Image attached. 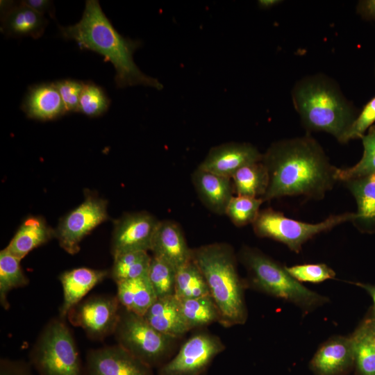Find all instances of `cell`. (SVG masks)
Returning a JSON list of instances; mask_svg holds the SVG:
<instances>
[{"label": "cell", "instance_id": "obj_36", "mask_svg": "<svg viewBox=\"0 0 375 375\" xmlns=\"http://www.w3.org/2000/svg\"><path fill=\"white\" fill-rule=\"evenodd\" d=\"M375 122V96L362 108L346 133L342 143L357 138H362L366 131Z\"/></svg>", "mask_w": 375, "mask_h": 375}, {"label": "cell", "instance_id": "obj_5", "mask_svg": "<svg viewBox=\"0 0 375 375\" xmlns=\"http://www.w3.org/2000/svg\"><path fill=\"white\" fill-rule=\"evenodd\" d=\"M29 363L38 375H85L72 333L60 317L44 326L30 351Z\"/></svg>", "mask_w": 375, "mask_h": 375}, {"label": "cell", "instance_id": "obj_39", "mask_svg": "<svg viewBox=\"0 0 375 375\" xmlns=\"http://www.w3.org/2000/svg\"><path fill=\"white\" fill-rule=\"evenodd\" d=\"M26 6L44 15L46 12L49 13L53 18L54 17L53 3L51 1L48 0H26L22 1Z\"/></svg>", "mask_w": 375, "mask_h": 375}, {"label": "cell", "instance_id": "obj_30", "mask_svg": "<svg viewBox=\"0 0 375 375\" xmlns=\"http://www.w3.org/2000/svg\"><path fill=\"white\" fill-rule=\"evenodd\" d=\"M354 360L361 375H375V333L369 321L351 337Z\"/></svg>", "mask_w": 375, "mask_h": 375}, {"label": "cell", "instance_id": "obj_35", "mask_svg": "<svg viewBox=\"0 0 375 375\" xmlns=\"http://www.w3.org/2000/svg\"><path fill=\"white\" fill-rule=\"evenodd\" d=\"M288 272L296 280L301 282L320 283L333 278L335 272L325 264H303L285 267Z\"/></svg>", "mask_w": 375, "mask_h": 375}, {"label": "cell", "instance_id": "obj_16", "mask_svg": "<svg viewBox=\"0 0 375 375\" xmlns=\"http://www.w3.org/2000/svg\"><path fill=\"white\" fill-rule=\"evenodd\" d=\"M48 24L44 17L26 6L22 1H1V31L13 37H41Z\"/></svg>", "mask_w": 375, "mask_h": 375}, {"label": "cell", "instance_id": "obj_42", "mask_svg": "<svg viewBox=\"0 0 375 375\" xmlns=\"http://www.w3.org/2000/svg\"><path fill=\"white\" fill-rule=\"evenodd\" d=\"M357 285L364 288L369 294L373 300L374 309L375 312V286L362 283H357Z\"/></svg>", "mask_w": 375, "mask_h": 375}, {"label": "cell", "instance_id": "obj_11", "mask_svg": "<svg viewBox=\"0 0 375 375\" xmlns=\"http://www.w3.org/2000/svg\"><path fill=\"white\" fill-rule=\"evenodd\" d=\"M121 310L116 296L99 295L81 301L67 314L70 323L82 328L93 340L114 334Z\"/></svg>", "mask_w": 375, "mask_h": 375}, {"label": "cell", "instance_id": "obj_25", "mask_svg": "<svg viewBox=\"0 0 375 375\" xmlns=\"http://www.w3.org/2000/svg\"><path fill=\"white\" fill-rule=\"evenodd\" d=\"M231 180L234 193L239 196L262 198L269 185L268 172L262 161L241 167Z\"/></svg>", "mask_w": 375, "mask_h": 375}, {"label": "cell", "instance_id": "obj_19", "mask_svg": "<svg viewBox=\"0 0 375 375\" xmlns=\"http://www.w3.org/2000/svg\"><path fill=\"white\" fill-rule=\"evenodd\" d=\"M30 119L40 121L55 119L66 113L54 83H45L29 88L21 106Z\"/></svg>", "mask_w": 375, "mask_h": 375}, {"label": "cell", "instance_id": "obj_21", "mask_svg": "<svg viewBox=\"0 0 375 375\" xmlns=\"http://www.w3.org/2000/svg\"><path fill=\"white\" fill-rule=\"evenodd\" d=\"M343 183L357 204L351 222L360 231L372 232L375 229V173Z\"/></svg>", "mask_w": 375, "mask_h": 375}, {"label": "cell", "instance_id": "obj_13", "mask_svg": "<svg viewBox=\"0 0 375 375\" xmlns=\"http://www.w3.org/2000/svg\"><path fill=\"white\" fill-rule=\"evenodd\" d=\"M85 375H153L152 368L117 344L90 349Z\"/></svg>", "mask_w": 375, "mask_h": 375}, {"label": "cell", "instance_id": "obj_37", "mask_svg": "<svg viewBox=\"0 0 375 375\" xmlns=\"http://www.w3.org/2000/svg\"><path fill=\"white\" fill-rule=\"evenodd\" d=\"M62 99L67 112H78L80 96L84 83L65 79L53 82Z\"/></svg>", "mask_w": 375, "mask_h": 375}, {"label": "cell", "instance_id": "obj_43", "mask_svg": "<svg viewBox=\"0 0 375 375\" xmlns=\"http://www.w3.org/2000/svg\"><path fill=\"white\" fill-rule=\"evenodd\" d=\"M372 330L375 333V318L369 321Z\"/></svg>", "mask_w": 375, "mask_h": 375}, {"label": "cell", "instance_id": "obj_6", "mask_svg": "<svg viewBox=\"0 0 375 375\" xmlns=\"http://www.w3.org/2000/svg\"><path fill=\"white\" fill-rule=\"evenodd\" d=\"M240 260L246 267L251 283L260 290L304 308H311L326 301L293 278L282 266L257 249L244 247Z\"/></svg>", "mask_w": 375, "mask_h": 375}, {"label": "cell", "instance_id": "obj_28", "mask_svg": "<svg viewBox=\"0 0 375 375\" xmlns=\"http://www.w3.org/2000/svg\"><path fill=\"white\" fill-rule=\"evenodd\" d=\"M113 258L109 276L115 283L148 276L151 260L148 251H131L116 256Z\"/></svg>", "mask_w": 375, "mask_h": 375}, {"label": "cell", "instance_id": "obj_8", "mask_svg": "<svg viewBox=\"0 0 375 375\" xmlns=\"http://www.w3.org/2000/svg\"><path fill=\"white\" fill-rule=\"evenodd\" d=\"M354 212L332 215L316 224L306 223L286 217L272 208L260 210L252 224L254 233L259 237L281 242L291 250L299 252L303 244L315 235L329 231L347 222H352Z\"/></svg>", "mask_w": 375, "mask_h": 375}, {"label": "cell", "instance_id": "obj_40", "mask_svg": "<svg viewBox=\"0 0 375 375\" xmlns=\"http://www.w3.org/2000/svg\"><path fill=\"white\" fill-rule=\"evenodd\" d=\"M357 12L367 20H375V0L360 1L357 6Z\"/></svg>", "mask_w": 375, "mask_h": 375}, {"label": "cell", "instance_id": "obj_24", "mask_svg": "<svg viewBox=\"0 0 375 375\" xmlns=\"http://www.w3.org/2000/svg\"><path fill=\"white\" fill-rule=\"evenodd\" d=\"M117 298L124 308L144 316L157 297L148 276L116 283Z\"/></svg>", "mask_w": 375, "mask_h": 375}, {"label": "cell", "instance_id": "obj_4", "mask_svg": "<svg viewBox=\"0 0 375 375\" xmlns=\"http://www.w3.org/2000/svg\"><path fill=\"white\" fill-rule=\"evenodd\" d=\"M192 259L205 278L209 293L225 327L242 324L247 319L244 285L238 272L233 248L211 243L192 249Z\"/></svg>", "mask_w": 375, "mask_h": 375}, {"label": "cell", "instance_id": "obj_34", "mask_svg": "<svg viewBox=\"0 0 375 375\" xmlns=\"http://www.w3.org/2000/svg\"><path fill=\"white\" fill-rule=\"evenodd\" d=\"M110 99L103 90L93 83H84L80 96L78 110L89 117H98L106 112Z\"/></svg>", "mask_w": 375, "mask_h": 375}, {"label": "cell", "instance_id": "obj_14", "mask_svg": "<svg viewBox=\"0 0 375 375\" xmlns=\"http://www.w3.org/2000/svg\"><path fill=\"white\" fill-rule=\"evenodd\" d=\"M262 153L246 142H228L211 148L198 167L231 178L241 167L262 161Z\"/></svg>", "mask_w": 375, "mask_h": 375}, {"label": "cell", "instance_id": "obj_9", "mask_svg": "<svg viewBox=\"0 0 375 375\" xmlns=\"http://www.w3.org/2000/svg\"><path fill=\"white\" fill-rule=\"evenodd\" d=\"M225 349L220 338L200 332L190 337L176 354L158 368V375H204L213 359Z\"/></svg>", "mask_w": 375, "mask_h": 375}, {"label": "cell", "instance_id": "obj_23", "mask_svg": "<svg viewBox=\"0 0 375 375\" xmlns=\"http://www.w3.org/2000/svg\"><path fill=\"white\" fill-rule=\"evenodd\" d=\"M56 237L53 230L40 216H31L21 224L6 249L20 260L34 249Z\"/></svg>", "mask_w": 375, "mask_h": 375}, {"label": "cell", "instance_id": "obj_22", "mask_svg": "<svg viewBox=\"0 0 375 375\" xmlns=\"http://www.w3.org/2000/svg\"><path fill=\"white\" fill-rule=\"evenodd\" d=\"M353 360L351 338H338L318 350L311 365L319 375H336L347 369Z\"/></svg>", "mask_w": 375, "mask_h": 375}, {"label": "cell", "instance_id": "obj_1", "mask_svg": "<svg viewBox=\"0 0 375 375\" xmlns=\"http://www.w3.org/2000/svg\"><path fill=\"white\" fill-rule=\"evenodd\" d=\"M269 174L263 201L287 196L322 199L338 181L318 142L309 135L275 142L262 153Z\"/></svg>", "mask_w": 375, "mask_h": 375}, {"label": "cell", "instance_id": "obj_10", "mask_svg": "<svg viewBox=\"0 0 375 375\" xmlns=\"http://www.w3.org/2000/svg\"><path fill=\"white\" fill-rule=\"evenodd\" d=\"M108 219L107 201L87 192L84 201L60 221L56 238L65 251L76 254L83 238Z\"/></svg>", "mask_w": 375, "mask_h": 375}, {"label": "cell", "instance_id": "obj_27", "mask_svg": "<svg viewBox=\"0 0 375 375\" xmlns=\"http://www.w3.org/2000/svg\"><path fill=\"white\" fill-rule=\"evenodd\" d=\"M178 301L190 331L219 322L218 309L210 295Z\"/></svg>", "mask_w": 375, "mask_h": 375}, {"label": "cell", "instance_id": "obj_33", "mask_svg": "<svg viewBox=\"0 0 375 375\" xmlns=\"http://www.w3.org/2000/svg\"><path fill=\"white\" fill-rule=\"evenodd\" d=\"M263 202L261 198L234 195L228 204L225 215L236 226L252 224L258 217Z\"/></svg>", "mask_w": 375, "mask_h": 375}, {"label": "cell", "instance_id": "obj_44", "mask_svg": "<svg viewBox=\"0 0 375 375\" xmlns=\"http://www.w3.org/2000/svg\"><path fill=\"white\" fill-rule=\"evenodd\" d=\"M205 375V374H204Z\"/></svg>", "mask_w": 375, "mask_h": 375}, {"label": "cell", "instance_id": "obj_2", "mask_svg": "<svg viewBox=\"0 0 375 375\" xmlns=\"http://www.w3.org/2000/svg\"><path fill=\"white\" fill-rule=\"evenodd\" d=\"M58 27L63 38L74 40L81 49L95 51L112 64L117 88L142 85L162 88L158 80L142 72L133 60V53L141 42L120 35L102 11L99 1H85L82 17L76 24Z\"/></svg>", "mask_w": 375, "mask_h": 375}, {"label": "cell", "instance_id": "obj_7", "mask_svg": "<svg viewBox=\"0 0 375 375\" xmlns=\"http://www.w3.org/2000/svg\"><path fill=\"white\" fill-rule=\"evenodd\" d=\"M114 335L118 345L152 369L170 359L177 340L160 333L143 316L122 306Z\"/></svg>", "mask_w": 375, "mask_h": 375}, {"label": "cell", "instance_id": "obj_18", "mask_svg": "<svg viewBox=\"0 0 375 375\" xmlns=\"http://www.w3.org/2000/svg\"><path fill=\"white\" fill-rule=\"evenodd\" d=\"M108 276V270L87 267L76 268L61 274L59 280L63 290V301L59 310V317L65 319L69 310Z\"/></svg>", "mask_w": 375, "mask_h": 375}, {"label": "cell", "instance_id": "obj_29", "mask_svg": "<svg viewBox=\"0 0 375 375\" xmlns=\"http://www.w3.org/2000/svg\"><path fill=\"white\" fill-rule=\"evenodd\" d=\"M210 295L204 276L191 259L176 271L174 296L184 300Z\"/></svg>", "mask_w": 375, "mask_h": 375}, {"label": "cell", "instance_id": "obj_20", "mask_svg": "<svg viewBox=\"0 0 375 375\" xmlns=\"http://www.w3.org/2000/svg\"><path fill=\"white\" fill-rule=\"evenodd\" d=\"M143 317L156 330L176 339L190 331L175 296L157 299Z\"/></svg>", "mask_w": 375, "mask_h": 375}, {"label": "cell", "instance_id": "obj_41", "mask_svg": "<svg viewBox=\"0 0 375 375\" xmlns=\"http://www.w3.org/2000/svg\"><path fill=\"white\" fill-rule=\"evenodd\" d=\"M281 2L282 1L278 0H260L258 1V5L261 8L268 9L275 6L276 5Z\"/></svg>", "mask_w": 375, "mask_h": 375}, {"label": "cell", "instance_id": "obj_3", "mask_svg": "<svg viewBox=\"0 0 375 375\" xmlns=\"http://www.w3.org/2000/svg\"><path fill=\"white\" fill-rule=\"evenodd\" d=\"M292 99L307 130L326 132L341 143L358 115L337 83L324 74L298 81L292 88Z\"/></svg>", "mask_w": 375, "mask_h": 375}, {"label": "cell", "instance_id": "obj_17", "mask_svg": "<svg viewBox=\"0 0 375 375\" xmlns=\"http://www.w3.org/2000/svg\"><path fill=\"white\" fill-rule=\"evenodd\" d=\"M192 183L202 203L212 212L225 215L234 196L231 178L197 167L192 174Z\"/></svg>", "mask_w": 375, "mask_h": 375}, {"label": "cell", "instance_id": "obj_26", "mask_svg": "<svg viewBox=\"0 0 375 375\" xmlns=\"http://www.w3.org/2000/svg\"><path fill=\"white\" fill-rule=\"evenodd\" d=\"M21 260L10 253L6 248L0 252V303L8 310L9 292L15 288L24 287L29 280L20 265Z\"/></svg>", "mask_w": 375, "mask_h": 375}, {"label": "cell", "instance_id": "obj_31", "mask_svg": "<svg viewBox=\"0 0 375 375\" xmlns=\"http://www.w3.org/2000/svg\"><path fill=\"white\" fill-rule=\"evenodd\" d=\"M363 155L355 165L344 168H337L335 178L338 181H347L375 173V125H373L362 137Z\"/></svg>", "mask_w": 375, "mask_h": 375}, {"label": "cell", "instance_id": "obj_12", "mask_svg": "<svg viewBox=\"0 0 375 375\" xmlns=\"http://www.w3.org/2000/svg\"><path fill=\"white\" fill-rule=\"evenodd\" d=\"M160 220L146 211L126 213L115 221L111 240L113 257L131 251H151Z\"/></svg>", "mask_w": 375, "mask_h": 375}, {"label": "cell", "instance_id": "obj_15", "mask_svg": "<svg viewBox=\"0 0 375 375\" xmlns=\"http://www.w3.org/2000/svg\"><path fill=\"white\" fill-rule=\"evenodd\" d=\"M151 251L153 257L168 262L176 270L192 259V249L188 247L180 225L172 220L160 221Z\"/></svg>", "mask_w": 375, "mask_h": 375}, {"label": "cell", "instance_id": "obj_32", "mask_svg": "<svg viewBox=\"0 0 375 375\" xmlns=\"http://www.w3.org/2000/svg\"><path fill=\"white\" fill-rule=\"evenodd\" d=\"M176 271L168 262L151 257L148 278L157 299L174 296Z\"/></svg>", "mask_w": 375, "mask_h": 375}, {"label": "cell", "instance_id": "obj_38", "mask_svg": "<svg viewBox=\"0 0 375 375\" xmlns=\"http://www.w3.org/2000/svg\"><path fill=\"white\" fill-rule=\"evenodd\" d=\"M29 362L22 360L1 358L0 375H33Z\"/></svg>", "mask_w": 375, "mask_h": 375}]
</instances>
